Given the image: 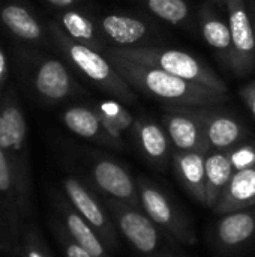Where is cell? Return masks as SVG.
<instances>
[{"label":"cell","mask_w":255,"mask_h":257,"mask_svg":"<svg viewBox=\"0 0 255 257\" xmlns=\"http://www.w3.org/2000/svg\"><path fill=\"white\" fill-rule=\"evenodd\" d=\"M198 20L204 41L218 53L222 62L230 68L233 50L230 26L215 12L210 5H203L200 8Z\"/></svg>","instance_id":"obj_20"},{"label":"cell","mask_w":255,"mask_h":257,"mask_svg":"<svg viewBox=\"0 0 255 257\" xmlns=\"http://www.w3.org/2000/svg\"><path fill=\"white\" fill-rule=\"evenodd\" d=\"M201 122L209 151H230L251 140L249 130L234 116L213 110V107H194Z\"/></svg>","instance_id":"obj_10"},{"label":"cell","mask_w":255,"mask_h":257,"mask_svg":"<svg viewBox=\"0 0 255 257\" xmlns=\"http://www.w3.org/2000/svg\"><path fill=\"white\" fill-rule=\"evenodd\" d=\"M48 32L66 60L86 78L95 83V86L122 102L134 104L137 101L132 87L120 77L105 54L71 39L62 27L53 21L48 23Z\"/></svg>","instance_id":"obj_3"},{"label":"cell","mask_w":255,"mask_h":257,"mask_svg":"<svg viewBox=\"0 0 255 257\" xmlns=\"http://www.w3.org/2000/svg\"><path fill=\"white\" fill-rule=\"evenodd\" d=\"M104 54L131 87L170 105L215 107L227 99L225 93L198 83L183 80L159 68L126 59L113 53L110 48H107Z\"/></svg>","instance_id":"obj_1"},{"label":"cell","mask_w":255,"mask_h":257,"mask_svg":"<svg viewBox=\"0 0 255 257\" xmlns=\"http://www.w3.org/2000/svg\"><path fill=\"white\" fill-rule=\"evenodd\" d=\"M255 206V166L234 172L213 212L218 215Z\"/></svg>","instance_id":"obj_16"},{"label":"cell","mask_w":255,"mask_h":257,"mask_svg":"<svg viewBox=\"0 0 255 257\" xmlns=\"http://www.w3.org/2000/svg\"><path fill=\"white\" fill-rule=\"evenodd\" d=\"M143 3L153 15L171 24H182L191 15L186 0H143Z\"/></svg>","instance_id":"obj_23"},{"label":"cell","mask_w":255,"mask_h":257,"mask_svg":"<svg viewBox=\"0 0 255 257\" xmlns=\"http://www.w3.org/2000/svg\"><path fill=\"white\" fill-rule=\"evenodd\" d=\"M65 190L80 215L102 238L105 245L111 250H117L120 247V232L108 209L102 206L99 200L95 199L89 190L75 179H66Z\"/></svg>","instance_id":"obj_9"},{"label":"cell","mask_w":255,"mask_h":257,"mask_svg":"<svg viewBox=\"0 0 255 257\" xmlns=\"http://www.w3.org/2000/svg\"><path fill=\"white\" fill-rule=\"evenodd\" d=\"M212 248L221 256H234L255 242V206L219 215L209 232Z\"/></svg>","instance_id":"obj_7"},{"label":"cell","mask_w":255,"mask_h":257,"mask_svg":"<svg viewBox=\"0 0 255 257\" xmlns=\"http://www.w3.org/2000/svg\"><path fill=\"white\" fill-rule=\"evenodd\" d=\"M23 72L36 95L48 102H59L78 90L66 65L54 57L23 53Z\"/></svg>","instance_id":"obj_6"},{"label":"cell","mask_w":255,"mask_h":257,"mask_svg":"<svg viewBox=\"0 0 255 257\" xmlns=\"http://www.w3.org/2000/svg\"><path fill=\"white\" fill-rule=\"evenodd\" d=\"M95 110L98 111L105 130L110 133L111 137H114L119 142H123L122 133L132 128L135 123L134 116L119 102L110 101V102H99Z\"/></svg>","instance_id":"obj_22"},{"label":"cell","mask_w":255,"mask_h":257,"mask_svg":"<svg viewBox=\"0 0 255 257\" xmlns=\"http://www.w3.org/2000/svg\"><path fill=\"white\" fill-rule=\"evenodd\" d=\"M162 123L176 151L209 152L204 131L194 107L170 105L162 114Z\"/></svg>","instance_id":"obj_12"},{"label":"cell","mask_w":255,"mask_h":257,"mask_svg":"<svg viewBox=\"0 0 255 257\" xmlns=\"http://www.w3.org/2000/svg\"><path fill=\"white\" fill-rule=\"evenodd\" d=\"M228 154H230L234 172L255 166V143H252L251 140L243 142L239 146L230 149Z\"/></svg>","instance_id":"obj_24"},{"label":"cell","mask_w":255,"mask_h":257,"mask_svg":"<svg viewBox=\"0 0 255 257\" xmlns=\"http://www.w3.org/2000/svg\"><path fill=\"white\" fill-rule=\"evenodd\" d=\"M254 36H255V17H254Z\"/></svg>","instance_id":"obj_30"},{"label":"cell","mask_w":255,"mask_h":257,"mask_svg":"<svg viewBox=\"0 0 255 257\" xmlns=\"http://www.w3.org/2000/svg\"><path fill=\"white\" fill-rule=\"evenodd\" d=\"M105 208L111 214L120 235L141 257H188L179 242L159 227L141 208L105 197Z\"/></svg>","instance_id":"obj_2"},{"label":"cell","mask_w":255,"mask_h":257,"mask_svg":"<svg viewBox=\"0 0 255 257\" xmlns=\"http://www.w3.org/2000/svg\"><path fill=\"white\" fill-rule=\"evenodd\" d=\"M234 175L228 151H209L206 154V206L213 211L222 191Z\"/></svg>","instance_id":"obj_19"},{"label":"cell","mask_w":255,"mask_h":257,"mask_svg":"<svg viewBox=\"0 0 255 257\" xmlns=\"http://www.w3.org/2000/svg\"><path fill=\"white\" fill-rule=\"evenodd\" d=\"M48 3L62 8V9H71V8H77L80 5V0H47Z\"/></svg>","instance_id":"obj_27"},{"label":"cell","mask_w":255,"mask_h":257,"mask_svg":"<svg viewBox=\"0 0 255 257\" xmlns=\"http://www.w3.org/2000/svg\"><path fill=\"white\" fill-rule=\"evenodd\" d=\"M98 27L105 39L114 42V47H135L150 35V29L144 21L119 14L102 17Z\"/></svg>","instance_id":"obj_17"},{"label":"cell","mask_w":255,"mask_h":257,"mask_svg":"<svg viewBox=\"0 0 255 257\" xmlns=\"http://www.w3.org/2000/svg\"><path fill=\"white\" fill-rule=\"evenodd\" d=\"M173 167L183 190L206 206V152L174 151Z\"/></svg>","instance_id":"obj_14"},{"label":"cell","mask_w":255,"mask_h":257,"mask_svg":"<svg viewBox=\"0 0 255 257\" xmlns=\"http://www.w3.org/2000/svg\"><path fill=\"white\" fill-rule=\"evenodd\" d=\"M213 2L219 6H225V0H213Z\"/></svg>","instance_id":"obj_28"},{"label":"cell","mask_w":255,"mask_h":257,"mask_svg":"<svg viewBox=\"0 0 255 257\" xmlns=\"http://www.w3.org/2000/svg\"><path fill=\"white\" fill-rule=\"evenodd\" d=\"M0 20L12 35L23 41L42 42L45 38L41 23L21 3L9 2L0 5Z\"/></svg>","instance_id":"obj_21"},{"label":"cell","mask_w":255,"mask_h":257,"mask_svg":"<svg viewBox=\"0 0 255 257\" xmlns=\"http://www.w3.org/2000/svg\"><path fill=\"white\" fill-rule=\"evenodd\" d=\"M110 50L126 59L159 68L183 80L207 86L221 93H228L225 81L203 60L179 50H161L155 47H110Z\"/></svg>","instance_id":"obj_4"},{"label":"cell","mask_w":255,"mask_h":257,"mask_svg":"<svg viewBox=\"0 0 255 257\" xmlns=\"http://www.w3.org/2000/svg\"><path fill=\"white\" fill-rule=\"evenodd\" d=\"M231 33L230 69L236 77H246L255 69V36L245 0H225Z\"/></svg>","instance_id":"obj_8"},{"label":"cell","mask_w":255,"mask_h":257,"mask_svg":"<svg viewBox=\"0 0 255 257\" xmlns=\"http://www.w3.org/2000/svg\"><path fill=\"white\" fill-rule=\"evenodd\" d=\"M92 176L96 187L107 197L141 208L137 178H134L120 163L107 157H99L93 161Z\"/></svg>","instance_id":"obj_11"},{"label":"cell","mask_w":255,"mask_h":257,"mask_svg":"<svg viewBox=\"0 0 255 257\" xmlns=\"http://www.w3.org/2000/svg\"><path fill=\"white\" fill-rule=\"evenodd\" d=\"M62 119L68 130L83 139L98 142L99 145L108 146L111 149H123V142H119L110 136L95 108L74 105L63 111Z\"/></svg>","instance_id":"obj_15"},{"label":"cell","mask_w":255,"mask_h":257,"mask_svg":"<svg viewBox=\"0 0 255 257\" xmlns=\"http://www.w3.org/2000/svg\"><path fill=\"white\" fill-rule=\"evenodd\" d=\"M8 59L5 51L0 48V95L8 89L6 87V81H8Z\"/></svg>","instance_id":"obj_26"},{"label":"cell","mask_w":255,"mask_h":257,"mask_svg":"<svg viewBox=\"0 0 255 257\" xmlns=\"http://www.w3.org/2000/svg\"><path fill=\"white\" fill-rule=\"evenodd\" d=\"M132 128L137 146L144 160L158 170L167 169L173 152L170 148V137L165 128L147 117L135 119Z\"/></svg>","instance_id":"obj_13"},{"label":"cell","mask_w":255,"mask_h":257,"mask_svg":"<svg viewBox=\"0 0 255 257\" xmlns=\"http://www.w3.org/2000/svg\"><path fill=\"white\" fill-rule=\"evenodd\" d=\"M29 257H42L41 254H38V253H35V251H32L30 254H29Z\"/></svg>","instance_id":"obj_29"},{"label":"cell","mask_w":255,"mask_h":257,"mask_svg":"<svg viewBox=\"0 0 255 257\" xmlns=\"http://www.w3.org/2000/svg\"><path fill=\"white\" fill-rule=\"evenodd\" d=\"M239 95L242 96V99L245 101L246 107L249 108L251 114L254 116L255 119V80L254 81L246 83V84L239 90Z\"/></svg>","instance_id":"obj_25"},{"label":"cell","mask_w":255,"mask_h":257,"mask_svg":"<svg viewBox=\"0 0 255 257\" xmlns=\"http://www.w3.org/2000/svg\"><path fill=\"white\" fill-rule=\"evenodd\" d=\"M59 26L74 41L104 53L108 47L98 24H95L84 12L71 8L59 14Z\"/></svg>","instance_id":"obj_18"},{"label":"cell","mask_w":255,"mask_h":257,"mask_svg":"<svg viewBox=\"0 0 255 257\" xmlns=\"http://www.w3.org/2000/svg\"><path fill=\"white\" fill-rule=\"evenodd\" d=\"M137 184L141 209L180 245H195L197 235L185 211L180 209L179 205L153 181L138 176Z\"/></svg>","instance_id":"obj_5"}]
</instances>
